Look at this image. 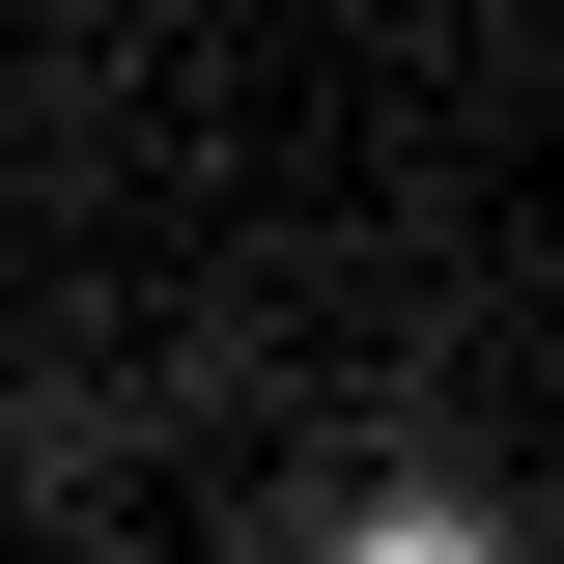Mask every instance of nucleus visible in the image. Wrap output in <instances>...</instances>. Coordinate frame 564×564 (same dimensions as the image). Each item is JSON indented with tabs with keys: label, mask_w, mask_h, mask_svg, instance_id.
<instances>
[{
	"label": "nucleus",
	"mask_w": 564,
	"mask_h": 564,
	"mask_svg": "<svg viewBox=\"0 0 564 564\" xmlns=\"http://www.w3.org/2000/svg\"><path fill=\"white\" fill-rule=\"evenodd\" d=\"M311 564H508V536H480V508H339Z\"/></svg>",
	"instance_id": "obj_1"
}]
</instances>
